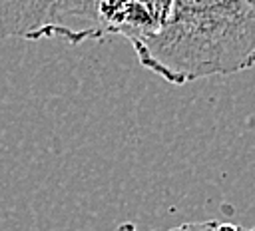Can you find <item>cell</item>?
<instances>
[{"label":"cell","mask_w":255,"mask_h":231,"mask_svg":"<svg viewBox=\"0 0 255 231\" xmlns=\"http://www.w3.org/2000/svg\"><path fill=\"white\" fill-rule=\"evenodd\" d=\"M112 231H139L133 223H122V225H118L116 229H112Z\"/></svg>","instance_id":"obj_5"},{"label":"cell","mask_w":255,"mask_h":231,"mask_svg":"<svg viewBox=\"0 0 255 231\" xmlns=\"http://www.w3.org/2000/svg\"><path fill=\"white\" fill-rule=\"evenodd\" d=\"M131 48L175 86L243 72L255 66V0H171L161 28Z\"/></svg>","instance_id":"obj_1"},{"label":"cell","mask_w":255,"mask_h":231,"mask_svg":"<svg viewBox=\"0 0 255 231\" xmlns=\"http://www.w3.org/2000/svg\"><path fill=\"white\" fill-rule=\"evenodd\" d=\"M169 6L171 0H84L86 38L124 36L133 44L161 28Z\"/></svg>","instance_id":"obj_2"},{"label":"cell","mask_w":255,"mask_h":231,"mask_svg":"<svg viewBox=\"0 0 255 231\" xmlns=\"http://www.w3.org/2000/svg\"><path fill=\"white\" fill-rule=\"evenodd\" d=\"M253 231H255V229H253Z\"/></svg>","instance_id":"obj_6"},{"label":"cell","mask_w":255,"mask_h":231,"mask_svg":"<svg viewBox=\"0 0 255 231\" xmlns=\"http://www.w3.org/2000/svg\"><path fill=\"white\" fill-rule=\"evenodd\" d=\"M48 10L44 0H0V40L46 38Z\"/></svg>","instance_id":"obj_3"},{"label":"cell","mask_w":255,"mask_h":231,"mask_svg":"<svg viewBox=\"0 0 255 231\" xmlns=\"http://www.w3.org/2000/svg\"><path fill=\"white\" fill-rule=\"evenodd\" d=\"M48 10L46 38H62L68 44L86 42L84 0H44Z\"/></svg>","instance_id":"obj_4"}]
</instances>
